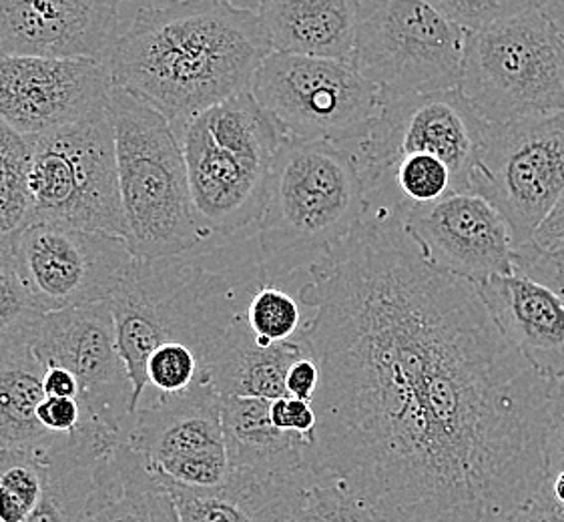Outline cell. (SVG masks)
I'll list each match as a JSON object with an SVG mask.
<instances>
[{"label":"cell","mask_w":564,"mask_h":522,"mask_svg":"<svg viewBox=\"0 0 564 522\" xmlns=\"http://www.w3.org/2000/svg\"><path fill=\"white\" fill-rule=\"evenodd\" d=\"M514 270L549 287L564 302V246L544 250L527 243L514 248Z\"/></svg>","instance_id":"33"},{"label":"cell","mask_w":564,"mask_h":522,"mask_svg":"<svg viewBox=\"0 0 564 522\" xmlns=\"http://www.w3.org/2000/svg\"><path fill=\"white\" fill-rule=\"evenodd\" d=\"M43 387L48 398H75L79 400L77 378L63 368H46Z\"/></svg>","instance_id":"40"},{"label":"cell","mask_w":564,"mask_h":522,"mask_svg":"<svg viewBox=\"0 0 564 522\" xmlns=\"http://www.w3.org/2000/svg\"><path fill=\"white\" fill-rule=\"evenodd\" d=\"M253 4L273 53L354 63L360 0H263Z\"/></svg>","instance_id":"19"},{"label":"cell","mask_w":564,"mask_h":522,"mask_svg":"<svg viewBox=\"0 0 564 522\" xmlns=\"http://www.w3.org/2000/svg\"><path fill=\"white\" fill-rule=\"evenodd\" d=\"M45 368L31 344L0 352V450H46L63 436L43 428L36 410L45 400Z\"/></svg>","instance_id":"25"},{"label":"cell","mask_w":564,"mask_h":522,"mask_svg":"<svg viewBox=\"0 0 564 522\" xmlns=\"http://www.w3.org/2000/svg\"><path fill=\"white\" fill-rule=\"evenodd\" d=\"M466 33L430 2L360 0L354 67L382 99L458 89Z\"/></svg>","instance_id":"7"},{"label":"cell","mask_w":564,"mask_h":522,"mask_svg":"<svg viewBox=\"0 0 564 522\" xmlns=\"http://www.w3.org/2000/svg\"><path fill=\"white\" fill-rule=\"evenodd\" d=\"M370 214L356 161L327 141L285 137L256 228L273 280L336 250Z\"/></svg>","instance_id":"3"},{"label":"cell","mask_w":564,"mask_h":522,"mask_svg":"<svg viewBox=\"0 0 564 522\" xmlns=\"http://www.w3.org/2000/svg\"><path fill=\"white\" fill-rule=\"evenodd\" d=\"M85 516L89 522H181L170 489L121 441L95 463Z\"/></svg>","instance_id":"22"},{"label":"cell","mask_w":564,"mask_h":522,"mask_svg":"<svg viewBox=\"0 0 564 522\" xmlns=\"http://www.w3.org/2000/svg\"><path fill=\"white\" fill-rule=\"evenodd\" d=\"M470 192L507 219L514 248L532 243L564 195V113L488 123Z\"/></svg>","instance_id":"9"},{"label":"cell","mask_w":564,"mask_h":522,"mask_svg":"<svg viewBox=\"0 0 564 522\" xmlns=\"http://www.w3.org/2000/svg\"><path fill=\"white\" fill-rule=\"evenodd\" d=\"M532 0H430L448 23L466 34L482 33L529 9Z\"/></svg>","instance_id":"32"},{"label":"cell","mask_w":564,"mask_h":522,"mask_svg":"<svg viewBox=\"0 0 564 522\" xmlns=\"http://www.w3.org/2000/svg\"><path fill=\"white\" fill-rule=\"evenodd\" d=\"M119 436L97 422L63 436L43 456V497L24 522H79L93 492V468L109 453Z\"/></svg>","instance_id":"24"},{"label":"cell","mask_w":564,"mask_h":522,"mask_svg":"<svg viewBox=\"0 0 564 522\" xmlns=\"http://www.w3.org/2000/svg\"><path fill=\"white\" fill-rule=\"evenodd\" d=\"M14 261L43 314L109 302L135 261L123 238L33 224L12 239Z\"/></svg>","instance_id":"11"},{"label":"cell","mask_w":564,"mask_h":522,"mask_svg":"<svg viewBox=\"0 0 564 522\" xmlns=\"http://www.w3.org/2000/svg\"><path fill=\"white\" fill-rule=\"evenodd\" d=\"M29 141L33 224L101 231L127 241L109 111Z\"/></svg>","instance_id":"6"},{"label":"cell","mask_w":564,"mask_h":522,"mask_svg":"<svg viewBox=\"0 0 564 522\" xmlns=\"http://www.w3.org/2000/svg\"><path fill=\"white\" fill-rule=\"evenodd\" d=\"M549 482H551L554 499H556L558 504H563L564 507V470H561L558 475H554Z\"/></svg>","instance_id":"42"},{"label":"cell","mask_w":564,"mask_h":522,"mask_svg":"<svg viewBox=\"0 0 564 522\" xmlns=\"http://www.w3.org/2000/svg\"><path fill=\"white\" fill-rule=\"evenodd\" d=\"M185 153L197 224L209 241L258 228L275 161L215 143L197 117L177 131Z\"/></svg>","instance_id":"16"},{"label":"cell","mask_w":564,"mask_h":522,"mask_svg":"<svg viewBox=\"0 0 564 522\" xmlns=\"http://www.w3.org/2000/svg\"><path fill=\"white\" fill-rule=\"evenodd\" d=\"M31 157L29 137L0 119V243H9L33 224Z\"/></svg>","instance_id":"26"},{"label":"cell","mask_w":564,"mask_h":522,"mask_svg":"<svg viewBox=\"0 0 564 522\" xmlns=\"http://www.w3.org/2000/svg\"><path fill=\"white\" fill-rule=\"evenodd\" d=\"M278 280H263L253 294L249 295L243 309V318L248 322L251 334L261 346H273L283 341L297 340L304 328L300 297L275 284Z\"/></svg>","instance_id":"27"},{"label":"cell","mask_w":564,"mask_h":522,"mask_svg":"<svg viewBox=\"0 0 564 522\" xmlns=\"http://www.w3.org/2000/svg\"><path fill=\"white\" fill-rule=\"evenodd\" d=\"M79 522H89V521H87V516H85V514H83V519H80Z\"/></svg>","instance_id":"43"},{"label":"cell","mask_w":564,"mask_h":522,"mask_svg":"<svg viewBox=\"0 0 564 522\" xmlns=\"http://www.w3.org/2000/svg\"><path fill=\"white\" fill-rule=\"evenodd\" d=\"M121 29L115 0H0V57L109 63Z\"/></svg>","instance_id":"17"},{"label":"cell","mask_w":564,"mask_h":522,"mask_svg":"<svg viewBox=\"0 0 564 522\" xmlns=\"http://www.w3.org/2000/svg\"><path fill=\"white\" fill-rule=\"evenodd\" d=\"M119 441L143 456L161 480L177 487L214 490L231 478L221 396L209 384L143 404Z\"/></svg>","instance_id":"12"},{"label":"cell","mask_w":564,"mask_h":522,"mask_svg":"<svg viewBox=\"0 0 564 522\" xmlns=\"http://www.w3.org/2000/svg\"><path fill=\"white\" fill-rule=\"evenodd\" d=\"M398 216L424 258L444 272L473 284L517 273L507 219L480 195L454 194Z\"/></svg>","instance_id":"15"},{"label":"cell","mask_w":564,"mask_h":522,"mask_svg":"<svg viewBox=\"0 0 564 522\" xmlns=\"http://www.w3.org/2000/svg\"><path fill=\"white\" fill-rule=\"evenodd\" d=\"M43 318L21 280L12 241L0 243V352L31 344Z\"/></svg>","instance_id":"28"},{"label":"cell","mask_w":564,"mask_h":522,"mask_svg":"<svg viewBox=\"0 0 564 522\" xmlns=\"http://www.w3.org/2000/svg\"><path fill=\"white\" fill-rule=\"evenodd\" d=\"M113 87L99 61L0 57V119L21 135H43L109 111Z\"/></svg>","instance_id":"14"},{"label":"cell","mask_w":564,"mask_h":522,"mask_svg":"<svg viewBox=\"0 0 564 522\" xmlns=\"http://www.w3.org/2000/svg\"><path fill=\"white\" fill-rule=\"evenodd\" d=\"M300 340L319 366L314 477L386 522H505L546 478L551 387L473 282L370 211L307 268Z\"/></svg>","instance_id":"1"},{"label":"cell","mask_w":564,"mask_h":522,"mask_svg":"<svg viewBox=\"0 0 564 522\" xmlns=\"http://www.w3.org/2000/svg\"><path fill=\"white\" fill-rule=\"evenodd\" d=\"M294 522H386L368 502L354 497L336 482L312 478L300 490L294 507Z\"/></svg>","instance_id":"30"},{"label":"cell","mask_w":564,"mask_h":522,"mask_svg":"<svg viewBox=\"0 0 564 522\" xmlns=\"http://www.w3.org/2000/svg\"><path fill=\"white\" fill-rule=\"evenodd\" d=\"M505 522H564V507L556 502L551 482L546 480L536 497L510 514Z\"/></svg>","instance_id":"37"},{"label":"cell","mask_w":564,"mask_h":522,"mask_svg":"<svg viewBox=\"0 0 564 522\" xmlns=\"http://www.w3.org/2000/svg\"><path fill=\"white\" fill-rule=\"evenodd\" d=\"M271 53L253 2H123V29L107 67L115 87L180 131L193 117L251 91Z\"/></svg>","instance_id":"2"},{"label":"cell","mask_w":564,"mask_h":522,"mask_svg":"<svg viewBox=\"0 0 564 522\" xmlns=\"http://www.w3.org/2000/svg\"><path fill=\"white\" fill-rule=\"evenodd\" d=\"M541 7L542 12L553 23L554 31L564 43V0H546V2H541Z\"/></svg>","instance_id":"41"},{"label":"cell","mask_w":564,"mask_h":522,"mask_svg":"<svg viewBox=\"0 0 564 522\" xmlns=\"http://www.w3.org/2000/svg\"><path fill=\"white\" fill-rule=\"evenodd\" d=\"M488 123L460 89L382 99L380 113L348 143L364 187L410 155H432L451 167L458 192H470V177L485 145Z\"/></svg>","instance_id":"10"},{"label":"cell","mask_w":564,"mask_h":522,"mask_svg":"<svg viewBox=\"0 0 564 522\" xmlns=\"http://www.w3.org/2000/svg\"><path fill=\"white\" fill-rule=\"evenodd\" d=\"M458 89L490 126L564 113V43L541 2L466 34Z\"/></svg>","instance_id":"5"},{"label":"cell","mask_w":564,"mask_h":522,"mask_svg":"<svg viewBox=\"0 0 564 522\" xmlns=\"http://www.w3.org/2000/svg\"><path fill=\"white\" fill-rule=\"evenodd\" d=\"M271 422L278 431L300 434L312 441L316 432L317 416L312 402L285 396L271 402Z\"/></svg>","instance_id":"36"},{"label":"cell","mask_w":564,"mask_h":522,"mask_svg":"<svg viewBox=\"0 0 564 522\" xmlns=\"http://www.w3.org/2000/svg\"><path fill=\"white\" fill-rule=\"evenodd\" d=\"M319 380H322V374H319V366L316 360L310 354L302 356L300 360H295L294 366L288 372V380H285L288 396L312 402L317 394Z\"/></svg>","instance_id":"38"},{"label":"cell","mask_w":564,"mask_h":522,"mask_svg":"<svg viewBox=\"0 0 564 522\" xmlns=\"http://www.w3.org/2000/svg\"><path fill=\"white\" fill-rule=\"evenodd\" d=\"M312 478L307 468L285 477L231 472L227 485L214 490L163 485L175 499L181 522H294L295 499Z\"/></svg>","instance_id":"21"},{"label":"cell","mask_w":564,"mask_h":522,"mask_svg":"<svg viewBox=\"0 0 564 522\" xmlns=\"http://www.w3.org/2000/svg\"><path fill=\"white\" fill-rule=\"evenodd\" d=\"M31 348L45 370L63 368L75 376L85 414L121 438L131 421L133 382L109 302L45 314Z\"/></svg>","instance_id":"13"},{"label":"cell","mask_w":564,"mask_h":522,"mask_svg":"<svg viewBox=\"0 0 564 522\" xmlns=\"http://www.w3.org/2000/svg\"><path fill=\"white\" fill-rule=\"evenodd\" d=\"M39 422L45 431L55 436H67L79 431L85 422L90 421L75 398H48L46 396L36 410Z\"/></svg>","instance_id":"35"},{"label":"cell","mask_w":564,"mask_h":522,"mask_svg":"<svg viewBox=\"0 0 564 522\" xmlns=\"http://www.w3.org/2000/svg\"><path fill=\"white\" fill-rule=\"evenodd\" d=\"M508 340L549 382L564 376V302L522 273L475 284Z\"/></svg>","instance_id":"18"},{"label":"cell","mask_w":564,"mask_h":522,"mask_svg":"<svg viewBox=\"0 0 564 522\" xmlns=\"http://www.w3.org/2000/svg\"><path fill=\"white\" fill-rule=\"evenodd\" d=\"M271 400L221 398V424L231 472L285 477L307 470L312 441L278 431L271 422Z\"/></svg>","instance_id":"23"},{"label":"cell","mask_w":564,"mask_h":522,"mask_svg":"<svg viewBox=\"0 0 564 522\" xmlns=\"http://www.w3.org/2000/svg\"><path fill=\"white\" fill-rule=\"evenodd\" d=\"M551 400H549V431L544 444L546 458V478L564 470V376L549 382Z\"/></svg>","instance_id":"34"},{"label":"cell","mask_w":564,"mask_h":522,"mask_svg":"<svg viewBox=\"0 0 564 522\" xmlns=\"http://www.w3.org/2000/svg\"><path fill=\"white\" fill-rule=\"evenodd\" d=\"M148 382L149 390L155 392L149 402L158 398L185 394L197 384H207L199 356L189 346L177 341H167L149 356Z\"/></svg>","instance_id":"31"},{"label":"cell","mask_w":564,"mask_h":522,"mask_svg":"<svg viewBox=\"0 0 564 522\" xmlns=\"http://www.w3.org/2000/svg\"><path fill=\"white\" fill-rule=\"evenodd\" d=\"M307 354L300 336L294 341L261 346L241 312L209 354L205 380L221 398H263L273 402L288 396V372L295 360Z\"/></svg>","instance_id":"20"},{"label":"cell","mask_w":564,"mask_h":522,"mask_svg":"<svg viewBox=\"0 0 564 522\" xmlns=\"http://www.w3.org/2000/svg\"><path fill=\"white\" fill-rule=\"evenodd\" d=\"M41 450H0V522H24L43 497Z\"/></svg>","instance_id":"29"},{"label":"cell","mask_w":564,"mask_h":522,"mask_svg":"<svg viewBox=\"0 0 564 522\" xmlns=\"http://www.w3.org/2000/svg\"><path fill=\"white\" fill-rule=\"evenodd\" d=\"M283 135L346 148L380 113L382 97L350 63L271 53L251 85Z\"/></svg>","instance_id":"8"},{"label":"cell","mask_w":564,"mask_h":522,"mask_svg":"<svg viewBox=\"0 0 564 522\" xmlns=\"http://www.w3.org/2000/svg\"><path fill=\"white\" fill-rule=\"evenodd\" d=\"M109 115L127 246L133 258L163 260L207 243L195 216L177 131L151 105L119 87L111 91Z\"/></svg>","instance_id":"4"},{"label":"cell","mask_w":564,"mask_h":522,"mask_svg":"<svg viewBox=\"0 0 564 522\" xmlns=\"http://www.w3.org/2000/svg\"><path fill=\"white\" fill-rule=\"evenodd\" d=\"M532 243L544 250L564 246V195L551 209V214L544 217V221L532 238Z\"/></svg>","instance_id":"39"}]
</instances>
